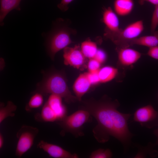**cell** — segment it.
Masks as SVG:
<instances>
[{
  "instance_id": "cell-1",
  "label": "cell",
  "mask_w": 158,
  "mask_h": 158,
  "mask_svg": "<svg viewBox=\"0 0 158 158\" xmlns=\"http://www.w3.org/2000/svg\"><path fill=\"white\" fill-rule=\"evenodd\" d=\"M119 106L117 100L111 101L104 97L99 101L85 102L82 109L87 111L96 120L97 123L92 132L98 142L105 143L110 136H113L126 150L133 136L129 130L128 123L132 115L120 112L117 110Z\"/></svg>"
},
{
  "instance_id": "cell-2",
  "label": "cell",
  "mask_w": 158,
  "mask_h": 158,
  "mask_svg": "<svg viewBox=\"0 0 158 158\" xmlns=\"http://www.w3.org/2000/svg\"><path fill=\"white\" fill-rule=\"evenodd\" d=\"M75 30L69 27L67 20L58 19L47 38V47L49 54L53 59L56 54L72 42L70 36L76 33Z\"/></svg>"
},
{
  "instance_id": "cell-3",
  "label": "cell",
  "mask_w": 158,
  "mask_h": 158,
  "mask_svg": "<svg viewBox=\"0 0 158 158\" xmlns=\"http://www.w3.org/2000/svg\"><path fill=\"white\" fill-rule=\"evenodd\" d=\"M38 89L39 92L42 94L59 95L68 103L78 100L69 90L64 76L59 73H54L48 76L39 84Z\"/></svg>"
},
{
  "instance_id": "cell-4",
  "label": "cell",
  "mask_w": 158,
  "mask_h": 158,
  "mask_svg": "<svg viewBox=\"0 0 158 158\" xmlns=\"http://www.w3.org/2000/svg\"><path fill=\"white\" fill-rule=\"evenodd\" d=\"M144 29L143 23L139 20L127 26L124 29L115 32L104 30L105 38L111 41L118 48L129 47V43L132 40L138 37Z\"/></svg>"
},
{
  "instance_id": "cell-5",
  "label": "cell",
  "mask_w": 158,
  "mask_h": 158,
  "mask_svg": "<svg viewBox=\"0 0 158 158\" xmlns=\"http://www.w3.org/2000/svg\"><path fill=\"white\" fill-rule=\"evenodd\" d=\"M90 114L87 110L81 109L60 121L59 124L64 130L76 137L83 136V125L89 120Z\"/></svg>"
},
{
  "instance_id": "cell-6",
  "label": "cell",
  "mask_w": 158,
  "mask_h": 158,
  "mask_svg": "<svg viewBox=\"0 0 158 158\" xmlns=\"http://www.w3.org/2000/svg\"><path fill=\"white\" fill-rule=\"evenodd\" d=\"M39 132L37 128L23 125L16 134L18 141L15 155L20 157L32 147L35 139Z\"/></svg>"
},
{
  "instance_id": "cell-7",
  "label": "cell",
  "mask_w": 158,
  "mask_h": 158,
  "mask_svg": "<svg viewBox=\"0 0 158 158\" xmlns=\"http://www.w3.org/2000/svg\"><path fill=\"white\" fill-rule=\"evenodd\" d=\"M133 119L142 126L148 128L158 126V110H156L151 104L142 107L135 111Z\"/></svg>"
},
{
  "instance_id": "cell-8",
  "label": "cell",
  "mask_w": 158,
  "mask_h": 158,
  "mask_svg": "<svg viewBox=\"0 0 158 158\" xmlns=\"http://www.w3.org/2000/svg\"><path fill=\"white\" fill-rule=\"evenodd\" d=\"M63 56L64 64L77 69L84 64L86 58L81 49L80 46L76 45L74 47H67L63 49Z\"/></svg>"
},
{
  "instance_id": "cell-9",
  "label": "cell",
  "mask_w": 158,
  "mask_h": 158,
  "mask_svg": "<svg viewBox=\"0 0 158 158\" xmlns=\"http://www.w3.org/2000/svg\"><path fill=\"white\" fill-rule=\"evenodd\" d=\"M37 147L47 153L49 156L54 158H78L76 154H72L61 147L56 145L49 143L44 140L40 141Z\"/></svg>"
},
{
  "instance_id": "cell-10",
  "label": "cell",
  "mask_w": 158,
  "mask_h": 158,
  "mask_svg": "<svg viewBox=\"0 0 158 158\" xmlns=\"http://www.w3.org/2000/svg\"><path fill=\"white\" fill-rule=\"evenodd\" d=\"M118 62L123 67H128L136 63L140 58L141 54L138 51L129 48L116 47Z\"/></svg>"
},
{
  "instance_id": "cell-11",
  "label": "cell",
  "mask_w": 158,
  "mask_h": 158,
  "mask_svg": "<svg viewBox=\"0 0 158 158\" xmlns=\"http://www.w3.org/2000/svg\"><path fill=\"white\" fill-rule=\"evenodd\" d=\"M117 15L110 7L104 9L102 20L106 26L104 30L115 32L119 31V21Z\"/></svg>"
},
{
  "instance_id": "cell-12",
  "label": "cell",
  "mask_w": 158,
  "mask_h": 158,
  "mask_svg": "<svg viewBox=\"0 0 158 158\" xmlns=\"http://www.w3.org/2000/svg\"><path fill=\"white\" fill-rule=\"evenodd\" d=\"M91 84L87 73L80 74L74 83L73 89L78 100L81 101L82 97L89 90Z\"/></svg>"
},
{
  "instance_id": "cell-13",
  "label": "cell",
  "mask_w": 158,
  "mask_h": 158,
  "mask_svg": "<svg viewBox=\"0 0 158 158\" xmlns=\"http://www.w3.org/2000/svg\"><path fill=\"white\" fill-rule=\"evenodd\" d=\"M62 98L59 95L51 94L47 101L54 112L59 121L67 116V113L66 107L62 103Z\"/></svg>"
},
{
  "instance_id": "cell-14",
  "label": "cell",
  "mask_w": 158,
  "mask_h": 158,
  "mask_svg": "<svg viewBox=\"0 0 158 158\" xmlns=\"http://www.w3.org/2000/svg\"><path fill=\"white\" fill-rule=\"evenodd\" d=\"M21 0H0V24L4 25V20L7 15L12 10H20V6Z\"/></svg>"
},
{
  "instance_id": "cell-15",
  "label": "cell",
  "mask_w": 158,
  "mask_h": 158,
  "mask_svg": "<svg viewBox=\"0 0 158 158\" xmlns=\"http://www.w3.org/2000/svg\"><path fill=\"white\" fill-rule=\"evenodd\" d=\"M134 6L133 0H115L114 3L115 12L117 15L122 16L130 14Z\"/></svg>"
},
{
  "instance_id": "cell-16",
  "label": "cell",
  "mask_w": 158,
  "mask_h": 158,
  "mask_svg": "<svg viewBox=\"0 0 158 158\" xmlns=\"http://www.w3.org/2000/svg\"><path fill=\"white\" fill-rule=\"evenodd\" d=\"M138 45L150 47L158 45V31H155L151 35L136 38L130 41L129 46Z\"/></svg>"
},
{
  "instance_id": "cell-17",
  "label": "cell",
  "mask_w": 158,
  "mask_h": 158,
  "mask_svg": "<svg viewBox=\"0 0 158 158\" xmlns=\"http://www.w3.org/2000/svg\"><path fill=\"white\" fill-rule=\"evenodd\" d=\"M35 118L37 120L44 122H53L58 121L54 112L47 102L43 106L41 113L36 114Z\"/></svg>"
},
{
  "instance_id": "cell-18",
  "label": "cell",
  "mask_w": 158,
  "mask_h": 158,
  "mask_svg": "<svg viewBox=\"0 0 158 158\" xmlns=\"http://www.w3.org/2000/svg\"><path fill=\"white\" fill-rule=\"evenodd\" d=\"M116 68L110 66H106L100 68L98 71L100 83H105L113 79L118 73Z\"/></svg>"
},
{
  "instance_id": "cell-19",
  "label": "cell",
  "mask_w": 158,
  "mask_h": 158,
  "mask_svg": "<svg viewBox=\"0 0 158 158\" xmlns=\"http://www.w3.org/2000/svg\"><path fill=\"white\" fill-rule=\"evenodd\" d=\"M80 48L85 56L89 59L94 57L98 50L96 44L89 39L82 43Z\"/></svg>"
},
{
  "instance_id": "cell-20",
  "label": "cell",
  "mask_w": 158,
  "mask_h": 158,
  "mask_svg": "<svg viewBox=\"0 0 158 158\" xmlns=\"http://www.w3.org/2000/svg\"><path fill=\"white\" fill-rule=\"evenodd\" d=\"M17 109L16 106L11 101H8L5 106H2L1 103L0 108V123L8 117L14 116V112Z\"/></svg>"
},
{
  "instance_id": "cell-21",
  "label": "cell",
  "mask_w": 158,
  "mask_h": 158,
  "mask_svg": "<svg viewBox=\"0 0 158 158\" xmlns=\"http://www.w3.org/2000/svg\"><path fill=\"white\" fill-rule=\"evenodd\" d=\"M43 102L44 98L42 94L36 93L30 98L25 109L26 111H29L32 109L38 108L42 105Z\"/></svg>"
},
{
  "instance_id": "cell-22",
  "label": "cell",
  "mask_w": 158,
  "mask_h": 158,
  "mask_svg": "<svg viewBox=\"0 0 158 158\" xmlns=\"http://www.w3.org/2000/svg\"><path fill=\"white\" fill-rule=\"evenodd\" d=\"M112 154L109 149L99 148L93 152L89 156L90 158H110Z\"/></svg>"
},
{
  "instance_id": "cell-23",
  "label": "cell",
  "mask_w": 158,
  "mask_h": 158,
  "mask_svg": "<svg viewBox=\"0 0 158 158\" xmlns=\"http://www.w3.org/2000/svg\"><path fill=\"white\" fill-rule=\"evenodd\" d=\"M158 25V4L155 5L153 11L151 24V32L152 34Z\"/></svg>"
},
{
  "instance_id": "cell-24",
  "label": "cell",
  "mask_w": 158,
  "mask_h": 158,
  "mask_svg": "<svg viewBox=\"0 0 158 158\" xmlns=\"http://www.w3.org/2000/svg\"><path fill=\"white\" fill-rule=\"evenodd\" d=\"M101 64L94 58L90 59L87 64L89 72L93 73L98 71L100 69Z\"/></svg>"
},
{
  "instance_id": "cell-25",
  "label": "cell",
  "mask_w": 158,
  "mask_h": 158,
  "mask_svg": "<svg viewBox=\"0 0 158 158\" xmlns=\"http://www.w3.org/2000/svg\"><path fill=\"white\" fill-rule=\"evenodd\" d=\"M107 56L105 52L101 49H98L93 58L101 64L104 62Z\"/></svg>"
},
{
  "instance_id": "cell-26",
  "label": "cell",
  "mask_w": 158,
  "mask_h": 158,
  "mask_svg": "<svg viewBox=\"0 0 158 158\" xmlns=\"http://www.w3.org/2000/svg\"><path fill=\"white\" fill-rule=\"evenodd\" d=\"M98 71L93 73L89 72L87 73L88 78L91 85L99 83H100L98 75Z\"/></svg>"
},
{
  "instance_id": "cell-27",
  "label": "cell",
  "mask_w": 158,
  "mask_h": 158,
  "mask_svg": "<svg viewBox=\"0 0 158 158\" xmlns=\"http://www.w3.org/2000/svg\"><path fill=\"white\" fill-rule=\"evenodd\" d=\"M147 54L151 57L158 60V45L149 48Z\"/></svg>"
},
{
  "instance_id": "cell-28",
  "label": "cell",
  "mask_w": 158,
  "mask_h": 158,
  "mask_svg": "<svg viewBox=\"0 0 158 158\" xmlns=\"http://www.w3.org/2000/svg\"><path fill=\"white\" fill-rule=\"evenodd\" d=\"M73 0H61V2L57 5V7L61 11H66L68 9V5Z\"/></svg>"
},
{
  "instance_id": "cell-29",
  "label": "cell",
  "mask_w": 158,
  "mask_h": 158,
  "mask_svg": "<svg viewBox=\"0 0 158 158\" xmlns=\"http://www.w3.org/2000/svg\"><path fill=\"white\" fill-rule=\"evenodd\" d=\"M139 4L143 5L145 2H148L155 6L158 4V0H138Z\"/></svg>"
},
{
  "instance_id": "cell-30",
  "label": "cell",
  "mask_w": 158,
  "mask_h": 158,
  "mask_svg": "<svg viewBox=\"0 0 158 158\" xmlns=\"http://www.w3.org/2000/svg\"><path fill=\"white\" fill-rule=\"evenodd\" d=\"M4 138L2 134L0 133V149H1L4 145Z\"/></svg>"
},
{
  "instance_id": "cell-31",
  "label": "cell",
  "mask_w": 158,
  "mask_h": 158,
  "mask_svg": "<svg viewBox=\"0 0 158 158\" xmlns=\"http://www.w3.org/2000/svg\"><path fill=\"white\" fill-rule=\"evenodd\" d=\"M153 133L156 136L157 138L155 144L158 145V128L154 130Z\"/></svg>"
},
{
  "instance_id": "cell-32",
  "label": "cell",
  "mask_w": 158,
  "mask_h": 158,
  "mask_svg": "<svg viewBox=\"0 0 158 158\" xmlns=\"http://www.w3.org/2000/svg\"><path fill=\"white\" fill-rule=\"evenodd\" d=\"M0 62L1 63V64H0L1 70H2L4 67L5 62L4 59L2 58H0Z\"/></svg>"
}]
</instances>
